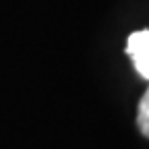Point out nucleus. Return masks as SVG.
Listing matches in <instances>:
<instances>
[{
    "mask_svg": "<svg viewBox=\"0 0 149 149\" xmlns=\"http://www.w3.org/2000/svg\"><path fill=\"white\" fill-rule=\"evenodd\" d=\"M126 54L133 60L135 70L145 81H149V29H141L128 35Z\"/></svg>",
    "mask_w": 149,
    "mask_h": 149,
    "instance_id": "1",
    "label": "nucleus"
},
{
    "mask_svg": "<svg viewBox=\"0 0 149 149\" xmlns=\"http://www.w3.org/2000/svg\"><path fill=\"white\" fill-rule=\"evenodd\" d=\"M137 126L143 133V137L149 139V87L143 93V97L139 102V108H137Z\"/></svg>",
    "mask_w": 149,
    "mask_h": 149,
    "instance_id": "2",
    "label": "nucleus"
}]
</instances>
